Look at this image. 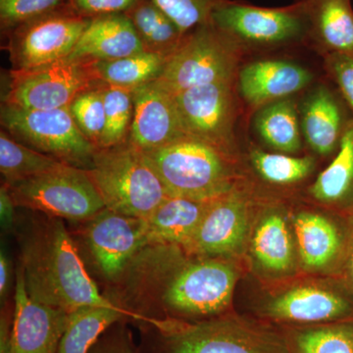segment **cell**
<instances>
[{
    "label": "cell",
    "instance_id": "cell-7",
    "mask_svg": "<svg viewBox=\"0 0 353 353\" xmlns=\"http://www.w3.org/2000/svg\"><path fill=\"white\" fill-rule=\"evenodd\" d=\"M2 129L23 145L69 166L90 170L99 148L79 129L69 108L28 110L1 103Z\"/></svg>",
    "mask_w": 353,
    "mask_h": 353
},
{
    "label": "cell",
    "instance_id": "cell-17",
    "mask_svg": "<svg viewBox=\"0 0 353 353\" xmlns=\"http://www.w3.org/2000/svg\"><path fill=\"white\" fill-rule=\"evenodd\" d=\"M134 116L129 141L143 152L163 148L183 138L175 95L154 82L132 90Z\"/></svg>",
    "mask_w": 353,
    "mask_h": 353
},
{
    "label": "cell",
    "instance_id": "cell-2",
    "mask_svg": "<svg viewBox=\"0 0 353 353\" xmlns=\"http://www.w3.org/2000/svg\"><path fill=\"white\" fill-rule=\"evenodd\" d=\"M146 353H294L287 332L225 314L201 320H154L139 327Z\"/></svg>",
    "mask_w": 353,
    "mask_h": 353
},
{
    "label": "cell",
    "instance_id": "cell-14",
    "mask_svg": "<svg viewBox=\"0 0 353 353\" xmlns=\"http://www.w3.org/2000/svg\"><path fill=\"white\" fill-rule=\"evenodd\" d=\"M345 297L321 283L292 285L274 294L259 309L269 321L292 327L312 326L338 322L352 312Z\"/></svg>",
    "mask_w": 353,
    "mask_h": 353
},
{
    "label": "cell",
    "instance_id": "cell-11",
    "mask_svg": "<svg viewBox=\"0 0 353 353\" xmlns=\"http://www.w3.org/2000/svg\"><path fill=\"white\" fill-rule=\"evenodd\" d=\"M239 99L236 82L201 85L175 94L185 136L214 146L236 159Z\"/></svg>",
    "mask_w": 353,
    "mask_h": 353
},
{
    "label": "cell",
    "instance_id": "cell-12",
    "mask_svg": "<svg viewBox=\"0 0 353 353\" xmlns=\"http://www.w3.org/2000/svg\"><path fill=\"white\" fill-rule=\"evenodd\" d=\"M90 19L68 4L18 26L6 34L12 70H29L68 58Z\"/></svg>",
    "mask_w": 353,
    "mask_h": 353
},
{
    "label": "cell",
    "instance_id": "cell-10",
    "mask_svg": "<svg viewBox=\"0 0 353 353\" xmlns=\"http://www.w3.org/2000/svg\"><path fill=\"white\" fill-rule=\"evenodd\" d=\"M94 61L65 58L29 70H12L3 103L28 110L69 108L78 95L101 85Z\"/></svg>",
    "mask_w": 353,
    "mask_h": 353
},
{
    "label": "cell",
    "instance_id": "cell-23",
    "mask_svg": "<svg viewBox=\"0 0 353 353\" xmlns=\"http://www.w3.org/2000/svg\"><path fill=\"white\" fill-rule=\"evenodd\" d=\"M299 260L305 270L328 268L340 250L338 229L321 214L309 211L297 213L292 220Z\"/></svg>",
    "mask_w": 353,
    "mask_h": 353
},
{
    "label": "cell",
    "instance_id": "cell-42",
    "mask_svg": "<svg viewBox=\"0 0 353 353\" xmlns=\"http://www.w3.org/2000/svg\"><path fill=\"white\" fill-rule=\"evenodd\" d=\"M350 270H352V278H353V248L352 252V259H350Z\"/></svg>",
    "mask_w": 353,
    "mask_h": 353
},
{
    "label": "cell",
    "instance_id": "cell-6",
    "mask_svg": "<svg viewBox=\"0 0 353 353\" xmlns=\"http://www.w3.org/2000/svg\"><path fill=\"white\" fill-rule=\"evenodd\" d=\"M71 233L92 277L115 285L139 250L148 245L145 221L103 208Z\"/></svg>",
    "mask_w": 353,
    "mask_h": 353
},
{
    "label": "cell",
    "instance_id": "cell-21",
    "mask_svg": "<svg viewBox=\"0 0 353 353\" xmlns=\"http://www.w3.org/2000/svg\"><path fill=\"white\" fill-rule=\"evenodd\" d=\"M212 201L165 197L152 214L145 219L148 245L185 246L194 236Z\"/></svg>",
    "mask_w": 353,
    "mask_h": 353
},
{
    "label": "cell",
    "instance_id": "cell-20",
    "mask_svg": "<svg viewBox=\"0 0 353 353\" xmlns=\"http://www.w3.org/2000/svg\"><path fill=\"white\" fill-rule=\"evenodd\" d=\"M143 43L125 14L90 19L68 58L108 61L143 52Z\"/></svg>",
    "mask_w": 353,
    "mask_h": 353
},
{
    "label": "cell",
    "instance_id": "cell-13",
    "mask_svg": "<svg viewBox=\"0 0 353 353\" xmlns=\"http://www.w3.org/2000/svg\"><path fill=\"white\" fill-rule=\"evenodd\" d=\"M250 233V205L238 187L213 199L183 250L194 256L232 259L243 252Z\"/></svg>",
    "mask_w": 353,
    "mask_h": 353
},
{
    "label": "cell",
    "instance_id": "cell-28",
    "mask_svg": "<svg viewBox=\"0 0 353 353\" xmlns=\"http://www.w3.org/2000/svg\"><path fill=\"white\" fill-rule=\"evenodd\" d=\"M353 183V120L341 139L333 161L310 187V196L318 202L336 204L347 201Z\"/></svg>",
    "mask_w": 353,
    "mask_h": 353
},
{
    "label": "cell",
    "instance_id": "cell-3",
    "mask_svg": "<svg viewBox=\"0 0 353 353\" xmlns=\"http://www.w3.org/2000/svg\"><path fill=\"white\" fill-rule=\"evenodd\" d=\"M143 153L167 196L208 201L238 187L236 158L203 141L183 138Z\"/></svg>",
    "mask_w": 353,
    "mask_h": 353
},
{
    "label": "cell",
    "instance_id": "cell-37",
    "mask_svg": "<svg viewBox=\"0 0 353 353\" xmlns=\"http://www.w3.org/2000/svg\"><path fill=\"white\" fill-rule=\"evenodd\" d=\"M128 323V320L114 323L101 334L90 353H139Z\"/></svg>",
    "mask_w": 353,
    "mask_h": 353
},
{
    "label": "cell",
    "instance_id": "cell-30",
    "mask_svg": "<svg viewBox=\"0 0 353 353\" xmlns=\"http://www.w3.org/2000/svg\"><path fill=\"white\" fill-rule=\"evenodd\" d=\"M285 332L294 353H353V323L292 327Z\"/></svg>",
    "mask_w": 353,
    "mask_h": 353
},
{
    "label": "cell",
    "instance_id": "cell-33",
    "mask_svg": "<svg viewBox=\"0 0 353 353\" xmlns=\"http://www.w3.org/2000/svg\"><path fill=\"white\" fill-rule=\"evenodd\" d=\"M104 85L105 83H103L99 87L85 90L78 95L69 106L70 112L79 129L97 148H101L106 124Z\"/></svg>",
    "mask_w": 353,
    "mask_h": 353
},
{
    "label": "cell",
    "instance_id": "cell-19",
    "mask_svg": "<svg viewBox=\"0 0 353 353\" xmlns=\"http://www.w3.org/2000/svg\"><path fill=\"white\" fill-rule=\"evenodd\" d=\"M308 31L306 43L325 55L353 58L352 0H304Z\"/></svg>",
    "mask_w": 353,
    "mask_h": 353
},
{
    "label": "cell",
    "instance_id": "cell-1",
    "mask_svg": "<svg viewBox=\"0 0 353 353\" xmlns=\"http://www.w3.org/2000/svg\"><path fill=\"white\" fill-rule=\"evenodd\" d=\"M24 210L14 234L29 296L69 312L88 305L116 306L90 276L64 220Z\"/></svg>",
    "mask_w": 353,
    "mask_h": 353
},
{
    "label": "cell",
    "instance_id": "cell-5",
    "mask_svg": "<svg viewBox=\"0 0 353 353\" xmlns=\"http://www.w3.org/2000/svg\"><path fill=\"white\" fill-rule=\"evenodd\" d=\"M245 50L211 21L185 34L155 83L172 94L217 83H236Z\"/></svg>",
    "mask_w": 353,
    "mask_h": 353
},
{
    "label": "cell",
    "instance_id": "cell-31",
    "mask_svg": "<svg viewBox=\"0 0 353 353\" xmlns=\"http://www.w3.org/2000/svg\"><path fill=\"white\" fill-rule=\"evenodd\" d=\"M250 161L257 174L273 185H289L303 182L315 170L314 157H296L285 153L252 150Z\"/></svg>",
    "mask_w": 353,
    "mask_h": 353
},
{
    "label": "cell",
    "instance_id": "cell-22",
    "mask_svg": "<svg viewBox=\"0 0 353 353\" xmlns=\"http://www.w3.org/2000/svg\"><path fill=\"white\" fill-rule=\"evenodd\" d=\"M250 250L255 263L264 273L284 276L294 270V241L280 211L270 210L262 216L253 231Z\"/></svg>",
    "mask_w": 353,
    "mask_h": 353
},
{
    "label": "cell",
    "instance_id": "cell-18",
    "mask_svg": "<svg viewBox=\"0 0 353 353\" xmlns=\"http://www.w3.org/2000/svg\"><path fill=\"white\" fill-rule=\"evenodd\" d=\"M314 75L306 67L284 59H263L241 67L236 90L250 108H261L271 102L294 97L307 88Z\"/></svg>",
    "mask_w": 353,
    "mask_h": 353
},
{
    "label": "cell",
    "instance_id": "cell-9",
    "mask_svg": "<svg viewBox=\"0 0 353 353\" xmlns=\"http://www.w3.org/2000/svg\"><path fill=\"white\" fill-rule=\"evenodd\" d=\"M210 21L240 44L245 52L306 43L307 38L304 0L280 8L225 0L216 7Z\"/></svg>",
    "mask_w": 353,
    "mask_h": 353
},
{
    "label": "cell",
    "instance_id": "cell-36",
    "mask_svg": "<svg viewBox=\"0 0 353 353\" xmlns=\"http://www.w3.org/2000/svg\"><path fill=\"white\" fill-rule=\"evenodd\" d=\"M323 66L329 80L345 99L353 117V58L336 53L325 55Z\"/></svg>",
    "mask_w": 353,
    "mask_h": 353
},
{
    "label": "cell",
    "instance_id": "cell-27",
    "mask_svg": "<svg viewBox=\"0 0 353 353\" xmlns=\"http://www.w3.org/2000/svg\"><path fill=\"white\" fill-rule=\"evenodd\" d=\"M167 59L164 55L143 51L119 59L94 61V65L101 82L132 92L155 82L161 75Z\"/></svg>",
    "mask_w": 353,
    "mask_h": 353
},
{
    "label": "cell",
    "instance_id": "cell-26",
    "mask_svg": "<svg viewBox=\"0 0 353 353\" xmlns=\"http://www.w3.org/2000/svg\"><path fill=\"white\" fill-rule=\"evenodd\" d=\"M124 14L148 52L169 58L185 38L180 28L153 0H138Z\"/></svg>",
    "mask_w": 353,
    "mask_h": 353
},
{
    "label": "cell",
    "instance_id": "cell-35",
    "mask_svg": "<svg viewBox=\"0 0 353 353\" xmlns=\"http://www.w3.org/2000/svg\"><path fill=\"white\" fill-rule=\"evenodd\" d=\"M69 0H0V30L6 36L18 26L68 4Z\"/></svg>",
    "mask_w": 353,
    "mask_h": 353
},
{
    "label": "cell",
    "instance_id": "cell-38",
    "mask_svg": "<svg viewBox=\"0 0 353 353\" xmlns=\"http://www.w3.org/2000/svg\"><path fill=\"white\" fill-rule=\"evenodd\" d=\"M138 0H69L68 6L79 15L88 19L101 16L124 14Z\"/></svg>",
    "mask_w": 353,
    "mask_h": 353
},
{
    "label": "cell",
    "instance_id": "cell-24",
    "mask_svg": "<svg viewBox=\"0 0 353 353\" xmlns=\"http://www.w3.org/2000/svg\"><path fill=\"white\" fill-rule=\"evenodd\" d=\"M253 127L265 145L285 154L301 152L303 132L296 97L271 102L257 109Z\"/></svg>",
    "mask_w": 353,
    "mask_h": 353
},
{
    "label": "cell",
    "instance_id": "cell-32",
    "mask_svg": "<svg viewBox=\"0 0 353 353\" xmlns=\"http://www.w3.org/2000/svg\"><path fill=\"white\" fill-rule=\"evenodd\" d=\"M106 124L101 148H111L126 143L134 116L132 92L124 88L103 87Z\"/></svg>",
    "mask_w": 353,
    "mask_h": 353
},
{
    "label": "cell",
    "instance_id": "cell-34",
    "mask_svg": "<svg viewBox=\"0 0 353 353\" xmlns=\"http://www.w3.org/2000/svg\"><path fill=\"white\" fill-rule=\"evenodd\" d=\"M183 34H189L211 19L213 11L225 0H153Z\"/></svg>",
    "mask_w": 353,
    "mask_h": 353
},
{
    "label": "cell",
    "instance_id": "cell-15",
    "mask_svg": "<svg viewBox=\"0 0 353 353\" xmlns=\"http://www.w3.org/2000/svg\"><path fill=\"white\" fill-rule=\"evenodd\" d=\"M69 316V311L32 299L18 265L14 290V353H57Z\"/></svg>",
    "mask_w": 353,
    "mask_h": 353
},
{
    "label": "cell",
    "instance_id": "cell-16",
    "mask_svg": "<svg viewBox=\"0 0 353 353\" xmlns=\"http://www.w3.org/2000/svg\"><path fill=\"white\" fill-rule=\"evenodd\" d=\"M299 119L309 148L316 154L328 157L338 152L353 117L338 88L321 83L311 88L299 102Z\"/></svg>",
    "mask_w": 353,
    "mask_h": 353
},
{
    "label": "cell",
    "instance_id": "cell-40",
    "mask_svg": "<svg viewBox=\"0 0 353 353\" xmlns=\"http://www.w3.org/2000/svg\"><path fill=\"white\" fill-rule=\"evenodd\" d=\"M14 303L3 304L0 314V353H14Z\"/></svg>",
    "mask_w": 353,
    "mask_h": 353
},
{
    "label": "cell",
    "instance_id": "cell-39",
    "mask_svg": "<svg viewBox=\"0 0 353 353\" xmlns=\"http://www.w3.org/2000/svg\"><path fill=\"white\" fill-rule=\"evenodd\" d=\"M17 205L6 183L0 188V224L6 233H14L17 224Z\"/></svg>",
    "mask_w": 353,
    "mask_h": 353
},
{
    "label": "cell",
    "instance_id": "cell-29",
    "mask_svg": "<svg viewBox=\"0 0 353 353\" xmlns=\"http://www.w3.org/2000/svg\"><path fill=\"white\" fill-rule=\"evenodd\" d=\"M61 162L14 139L1 130L0 134V172L3 183L12 185L26 179L41 175L61 165Z\"/></svg>",
    "mask_w": 353,
    "mask_h": 353
},
{
    "label": "cell",
    "instance_id": "cell-25",
    "mask_svg": "<svg viewBox=\"0 0 353 353\" xmlns=\"http://www.w3.org/2000/svg\"><path fill=\"white\" fill-rule=\"evenodd\" d=\"M130 315L117 306L88 305L71 311L57 353H90L102 334Z\"/></svg>",
    "mask_w": 353,
    "mask_h": 353
},
{
    "label": "cell",
    "instance_id": "cell-4",
    "mask_svg": "<svg viewBox=\"0 0 353 353\" xmlns=\"http://www.w3.org/2000/svg\"><path fill=\"white\" fill-rule=\"evenodd\" d=\"M105 208L146 219L167 196L145 153L129 141L99 148L88 171Z\"/></svg>",
    "mask_w": 353,
    "mask_h": 353
},
{
    "label": "cell",
    "instance_id": "cell-41",
    "mask_svg": "<svg viewBox=\"0 0 353 353\" xmlns=\"http://www.w3.org/2000/svg\"><path fill=\"white\" fill-rule=\"evenodd\" d=\"M13 264L6 248L0 252V301L1 305L8 303L13 283Z\"/></svg>",
    "mask_w": 353,
    "mask_h": 353
},
{
    "label": "cell",
    "instance_id": "cell-8",
    "mask_svg": "<svg viewBox=\"0 0 353 353\" xmlns=\"http://www.w3.org/2000/svg\"><path fill=\"white\" fill-rule=\"evenodd\" d=\"M7 187L17 208L76 224L105 208L88 172L66 164Z\"/></svg>",
    "mask_w": 353,
    "mask_h": 353
}]
</instances>
